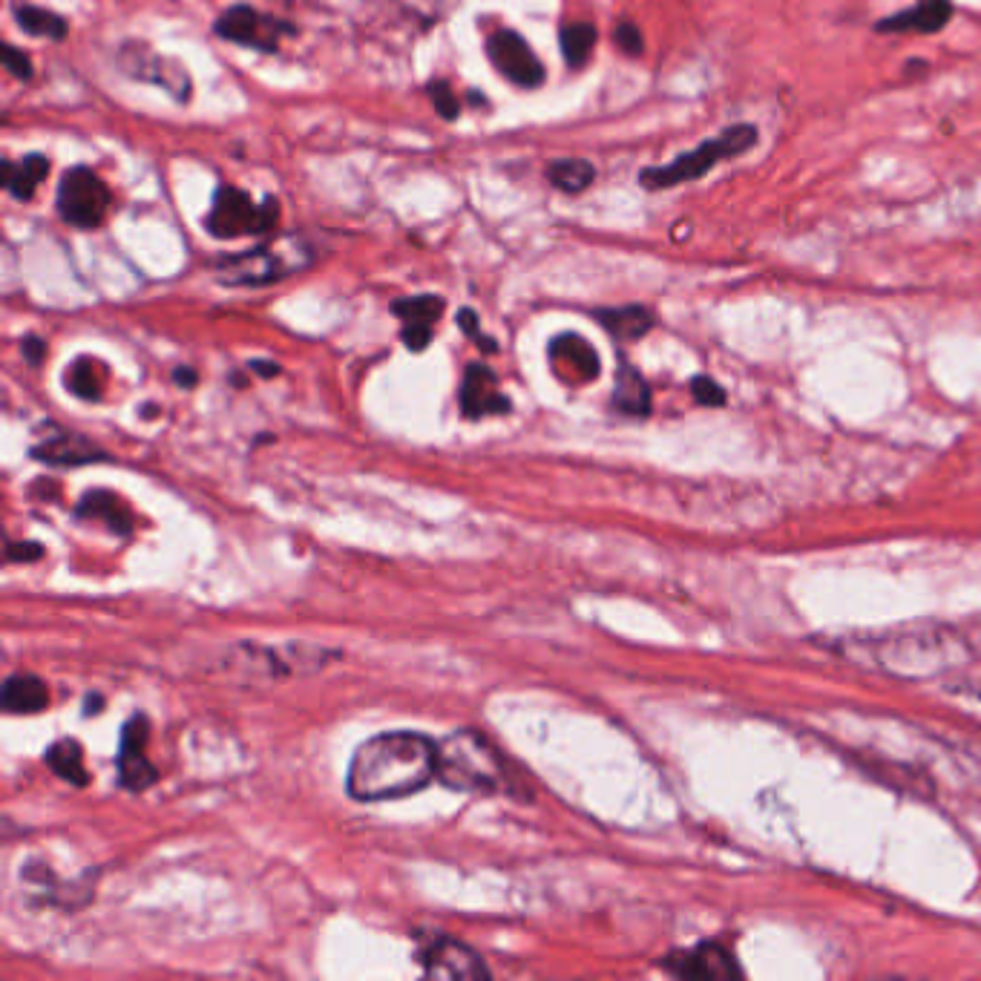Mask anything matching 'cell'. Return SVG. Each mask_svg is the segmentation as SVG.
<instances>
[{
    "label": "cell",
    "instance_id": "cell-1",
    "mask_svg": "<svg viewBox=\"0 0 981 981\" xmlns=\"http://www.w3.org/2000/svg\"><path fill=\"white\" fill-rule=\"evenodd\" d=\"M437 780V742L414 731H386L360 742L346 789L357 803H383L423 792Z\"/></svg>",
    "mask_w": 981,
    "mask_h": 981
},
{
    "label": "cell",
    "instance_id": "cell-2",
    "mask_svg": "<svg viewBox=\"0 0 981 981\" xmlns=\"http://www.w3.org/2000/svg\"><path fill=\"white\" fill-rule=\"evenodd\" d=\"M437 780L466 794L513 792L509 766L493 742L473 728L452 731L437 742Z\"/></svg>",
    "mask_w": 981,
    "mask_h": 981
},
{
    "label": "cell",
    "instance_id": "cell-3",
    "mask_svg": "<svg viewBox=\"0 0 981 981\" xmlns=\"http://www.w3.org/2000/svg\"><path fill=\"white\" fill-rule=\"evenodd\" d=\"M757 145V127L755 124H731L720 136L708 138L699 147L688 154L676 156L662 168H647L640 173V184L645 190H668L683 182H694L711 173L714 165L722 159H737V156L749 154Z\"/></svg>",
    "mask_w": 981,
    "mask_h": 981
},
{
    "label": "cell",
    "instance_id": "cell-4",
    "mask_svg": "<svg viewBox=\"0 0 981 981\" xmlns=\"http://www.w3.org/2000/svg\"><path fill=\"white\" fill-rule=\"evenodd\" d=\"M308 262H312V251L306 247V242L285 236V240H274L268 245L245 251V254L225 256L217 265V271L222 283L228 285H271L303 271Z\"/></svg>",
    "mask_w": 981,
    "mask_h": 981
},
{
    "label": "cell",
    "instance_id": "cell-5",
    "mask_svg": "<svg viewBox=\"0 0 981 981\" xmlns=\"http://www.w3.org/2000/svg\"><path fill=\"white\" fill-rule=\"evenodd\" d=\"M276 219H279V202L274 197L254 204L240 188L222 184L213 197V208L204 219V228L217 240H236V236L268 233L276 225Z\"/></svg>",
    "mask_w": 981,
    "mask_h": 981
},
{
    "label": "cell",
    "instance_id": "cell-6",
    "mask_svg": "<svg viewBox=\"0 0 981 981\" xmlns=\"http://www.w3.org/2000/svg\"><path fill=\"white\" fill-rule=\"evenodd\" d=\"M240 656L247 668L262 676H306L326 668L337 654L312 642H285V645H240Z\"/></svg>",
    "mask_w": 981,
    "mask_h": 981
},
{
    "label": "cell",
    "instance_id": "cell-7",
    "mask_svg": "<svg viewBox=\"0 0 981 981\" xmlns=\"http://www.w3.org/2000/svg\"><path fill=\"white\" fill-rule=\"evenodd\" d=\"M414 961L430 979H489V967L478 952L446 932L418 936Z\"/></svg>",
    "mask_w": 981,
    "mask_h": 981
},
{
    "label": "cell",
    "instance_id": "cell-8",
    "mask_svg": "<svg viewBox=\"0 0 981 981\" xmlns=\"http://www.w3.org/2000/svg\"><path fill=\"white\" fill-rule=\"evenodd\" d=\"M109 208V190L89 168L66 170L59 184V213L73 228H98Z\"/></svg>",
    "mask_w": 981,
    "mask_h": 981
},
{
    "label": "cell",
    "instance_id": "cell-9",
    "mask_svg": "<svg viewBox=\"0 0 981 981\" xmlns=\"http://www.w3.org/2000/svg\"><path fill=\"white\" fill-rule=\"evenodd\" d=\"M217 35L233 41V44L251 46V50L276 52L279 38L294 35V27L285 21H276L271 15H262L254 7H231L225 15L217 21Z\"/></svg>",
    "mask_w": 981,
    "mask_h": 981
},
{
    "label": "cell",
    "instance_id": "cell-10",
    "mask_svg": "<svg viewBox=\"0 0 981 981\" xmlns=\"http://www.w3.org/2000/svg\"><path fill=\"white\" fill-rule=\"evenodd\" d=\"M487 55L495 70L507 81H513L516 87L532 89L545 84V64L538 61L536 52L518 32L498 30L495 35H489Z\"/></svg>",
    "mask_w": 981,
    "mask_h": 981
},
{
    "label": "cell",
    "instance_id": "cell-11",
    "mask_svg": "<svg viewBox=\"0 0 981 981\" xmlns=\"http://www.w3.org/2000/svg\"><path fill=\"white\" fill-rule=\"evenodd\" d=\"M118 64L127 75L138 81H150L156 87L168 89L176 102H188L190 98V75L188 70L176 64L170 59H161L156 52H150L147 46L127 44L118 55Z\"/></svg>",
    "mask_w": 981,
    "mask_h": 981
},
{
    "label": "cell",
    "instance_id": "cell-12",
    "mask_svg": "<svg viewBox=\"0 0 981 981\" xmlns=\"http://www.w3.org/2000/svg\"><path fill=\"white\" fill-rule=\"evenodd\" d=\"M884 662L901 674H927V671H938L941 665L959 660H952V654L947 651V640L941 636L909 633V636H898L884 645Z\"/></svg>",
    "mask_w": 981,
    "mask_h": 981
},
{
    "label": "cell",
    "instance_id": "cell-13",
    "mask_svg": "<svg viewBox=\"0 0 981 981\" xmlns=\"http://www.w3.org/2000/svg\"><path fill=\"white\" fill-rule=\"evenodd\" d=\"M147 746V720L133 717L122 731V751H118V774L122 785L130 792H145L159 780L156 766L145 757Z\"/></svg>",
    "mask_w": 981,
    "mask_h": 981
},
{
    "label": "cell",
    "instance_id": "cell-14",
    "mask_svg": "<svg viewBox=\"0 0 981 981\" xmlns=\"http://www.w3.org/2000/svg\"><path fill=\"white\" fill-rule=\"evenodd\" d=\"M665 967L671 973L683 975V979H740L742 970L737 967L735 956L720 945H699L688 952H676L665 959Z\"/></svg>",
    "mask_w": 981,
    "mask_h": 981
},
{
    "label": "cell",
    "instance_id": "cell-15",
    "mask_svg": "<svg viewBox=\"0 0 981 981\" xmlns=\"http://www.w3.org/2000/svg\"><path fill=\"white\" fill-rule=\"evenodd\" d=\"M461 412L473 421L484 414L509 412V398L498 392V378L489 366H466L464 383H461Z\"/></svg>",
    "mask_w": 981,
    "mask_h": 981
},
{
    "label": "cell",
    "instance_id": "cell-16",
    "mask_svg": "<svg viewBox=\"0 0 981 981\" xmlns=\"http://www.w3.org/2000/svg\"><path fill=\"white\" fill-rule=\"evenodd\" d=\"M550 363L559 371V378L570 383H590L599 378V355L584 337L559 335L550 342Z\"/></svg>",
    "mask_w": 981,
    "mask_h": 981
},
{
    "label": "cell",
    "instance_id": "cell-17",
    "mask_svg": "<svg viewBox=\"0 0 981 981\" xmlns=\"http://www.w3.org/2000/svg\"><path fill=\"white\" fill-rule=\"evenodd\" d=\"M952 18L950 0H918L913 9H904L893 18H880L875 32H938L945 30Z\"/></svg>",
    "mask_w": 981,
    "mask_h": 981
},
{
    "label": "cell",
    "instance_id": "cell-18",
    "mask_svg": "<svg viewBox=\"0 0 981 981\" xmlns=\"http://www.w3.org/2000/svg\"><path fill=\"white\" fill-rule=\"evenodd\" d=\"M0 706L7 714H38L50 706V688L41 676L15 674L9 676L0 690Z\"/></svg>",
    "mask_w": 981,
    "mask_h": 981
},
{
    "label": "cell",
    "instance_id": "cell-19",
    "mask_svg": "<svg viewBox=\"0 0 981 981\" xmlns=\"http://www.w3.org/2000/svg\"><path fill=\"white\" fill-rule=\"evenodd\" d=\"M46 176H50V159L41 154L23 156L18 165H12L9 159L0 161V182H3V188H7L12 197L21 199V202L35 197L38 184L44 182Z\"/></svg>",
    "mask_w": 981,
    "mask_h": 981
},
{
    "label": "cell",
    "instance_id": "cell-20",
    "mask_svg": "<svg viewBox=\"0 0 981 981\" xmlns=\"http://www.w3.org/2000/svg\"><path fill=\"white\" fill-rule=\"evenodd\" d=\"M32 455L52 466H78L104 458L102 452L95 450L89 441H84V437L78 435H64V432L50 437V441H44V444H38L35 450H32Z\"/></svg>",
    "mask_w": 981,
    "mask_h": 981
},
{
    "label": "cell",
    "instance_id": "cell-21",
    "mask_svg": "<svg viewBox=\"0 0 981 981\" xmlns=\"http://www.w3.org/2000/svg\"><path fill=\"white\" fill-rule=\"evenodd\" d=\"M597 320L616 340H640V337H645L654 328V314L647 312L645 306L602 308V312H597Z\"/></svg>",
    "mask_w": 981,
    "mask_h": 981
},
{
    "label": "cell",
    "instance_id": "cell-22",
    "mask_svg": "<svg viewBox=\"0 0 981 981\" xmlns=\"http://www.w3.org/2000/svg\"><path fill=\"white\" fill-rule=\"evenodd\" d=\"M613 407L625 414L651 412V389L645 378L633 366H619L616 386H613Z\"/></svg>",
    "mask_w": 981,
    "mask_h": 981
},
{
    "label": "cell",
    "instance_id": "cell-23",
    "mask_svg": "<svg viewBox=\"0 0 981 981\" xmlns=\"http://www.w3.org/2000/svg\"><path fill=\"white\" fill-rule=\"evenodd\" d=\"M44 760L61 780H66V783H73V785L89 783L87 769H84V751H81V746L75 740L52 742L50 749H46Z\"/></svg>",
    "mask_w": 981,
    "mask_h": 981
},
{
    "label": "cell",
    "instance_id": "cell-24",
    "mask_svg": "<svg viewBox=\"0 0 981 981\" xmlns=\"http://www.w3.org/2000/svg\"><path fill=\"white\" fill-rule=\"evenodd\" d=\"M547 179L561 193H582L597 179V168L588 159H556L547 165Z\"/></svg>",
    "mask_w": 981,
    "mask_h": 981
},
{
    "label": "cell",
    "instance_id": "cell-25",
    "mask_svg": "<svg viewBox=\"0 0 981 981\" xmlns=\"http://www.w3.org/2000/svg\"><path fill=\"white\" fill-rule=\"evenodd\" d=\"M78 516L104 521L113 532H130V518L124 513L122 502L109 493H87L78 507Z\"/></svg>",
    "mask_w": 981,
    "mask_h": 981
},
{
    "label": "cell",
    "instance_id": "cell-26",
    "mask_svg": "<svg viewBox=\"0 0 981 981\" xmlns=\"http://www.w3.org/2000/svg\"><path fill=\"white\" fill-rule=\"evenodd\" d=\"M597 27L593 23H568L561 30V55L568 61L570 70H582L584 64L593 55V46H597Z\"/></svg>",
    "mask_w": 981,
    "mask_h": 981
},
{
    "label": "cell",
    "instance_id": "cell-27",
    "mask_svg": "<svg viewBox=\"0 0 981 981\" xmlns=\"http://www.w3.org/2000/svg\"><path fill=\"white\" fill-rule=\"evenodd\" d=\"M15 21L23 32H30L35 38H52V41H61L66 38V21L55 12H46V9L30 7V3H21L15 7Z\"/></svg>",
    "mask_w": 981,
    "mask_h": 981
},
{
    "label": "cell",
    "instance_id": "cell-28",
    "mask_svg": "<svg viewBox=\"0 0 981 981\" xmlns=\"http://www.w3.org/2000/svg\"><path fill=\"white\" fill-rule=\"evenodd\" d=\"M392 314H398L403 323H423V326H432V323L441 320V314H444V297L421 294V297L394 299Z\"/></svg>",
    "mask_w": 981,
    "mask_h": 981
},
{
    "label": "cell",
    "instance_id": "cell-29",
    "mask_svg": "<svg viewBox=\"0 0 981 981\" xmlns=\"http://www.w3.org/2000/svg\"><path fill=\"white\" fill-rule=\"evenodd\" d=\"M66 386L84 400L102 398V378L95 375V363L89 357H81L78 363L70 369V375H66Z\"/></svg>",
    "mask_w": 981,
    "mask_h": 981
},
{
    "label": "cell",
    "instance_id": "cell-30",
    "mask_svg": "<svg viewBox=\"0 0 981 981\" xmlns=\"http://www.w3.org/2000/svg\"><path fill=\"white\" fill-rule=\"evenodd\" d=\"M430 98L435 104L437 116L446 118V122H455L461 113V104H458V95L452 93V87L446 81H430Z\"/></svg>",
    "mask_w": 981,
    "mask_h": 981
},
{
    "label": "cell",
    "instance_id": "cell-31",
    "mask_svg": "<svg viewBox=\"0 0 981 981\" xmlns=\"http://www.w3.org/2000/svg\"><path fill=\"white\" fill-rule=\"evenodd\" d=\"M0 61H3V66H7L9 75H15V78H21V81L32 78L30 55H27L23 50H18V46H12V44L0 46Z\"/></svg>",
    "mask_w": 981,
    "mask_h": 981
},
{
    "label": "cell",
    "instance_id": "cell-32",
    "mask_svg": "<svg viewBox=\"0 0 981 981\" xmlns=\"http://www.w3.org/2000/svg\"><path fill=\"white\" fill-rule=\"evenodd\" d=\"M613 41L625 55H642V50H645V38H642L640 27L631 21L619 23L616 32H613Z\"/></svg>",
    "mask_w": 981,
    "mask_h": 981
},
{
    "label": "cell",
    "instance_id": "cell-33",
    "mask_svg": "<svg viewBox=\"0 0 981 981\" xmlns=\"http://www.w3.org/2000/svg\"><path fill=\"white\" fill-rule=\"evenodd\" d=\"M690 392H694V398H697L703 407H722V403H726V392H722L720 386L714 383L711 378L690 380Z\"/></svg>",
    "mask_w": 981,
    "mask_h": 981
},
{
    "label": "cell",
    "instance_id": "cell-34",
    "mask_svg": "<svg viewBox=\"0 0 981 981\" xmlns=\"http://www.w3.org/2000/svg\"><path fill=\"white\" fill-rule=\"evenodd\" d=\"M403 342H407L409 351H423L432 342V326H423V323H407L403 331H400Z\"/></svg>",
    "mask_w": 981,
    "mask_h": 981
},
{
    "label": "cell",
    "instance_id": "cell-35",
    "mask_svg": "<svg viewBox=\"0 0 981 981\" xmlns=\"http://www.w3.org/2000/svg\"><path fill=\"white\" fill-rule=\"evenodd\" d=\"M458 326L464 328L466 335L473 337L475 342H478L481 349H487V351H498V346H495V340H489V337H484L478 331V314L473 312V308H461V314H458Z\"/></svg>",
    "mask_w": 981,
    "mask_h": 981
},
{
    "label": "cell",
    "instance_id": "cell-36",
    "mask_svg": "<svg viewBox=\"0 0 981 981\" xmlns=\"http://www.w3.org/2000/svg\"><path fill=\"white\" fill-rule=\"evenodd\" d=\"M44 556V550L32 541H9L7 545V561H38Z\"/></svg>",
    "mask_w": 981,
    "mask_h": 981
},
{
    "label": "cell",
    "instance_id": "cell-37",
    "mask_svg": "<svg viewBox=\"0 0 981 981\" xmlns=\"http://www.w3.org/2000/svg\"><path fill=\"white\" fill-rule=\"evenodd\" d=\"M21 355H23V360H27V363H30V366H41V360H44V357H46V342L41 340V337H35V335L23 337V340H21Z\"/></svg>",
    "mask_w": 981,
    "mask_h": 981
},
{
    "label": "cell",
    "instance_id": "cell-38",
    "mask_svg": "<svg viewBox=\"0 0 981 981\" xmlns=\"http://www.w3.org/2000/svg\"><path fill=\"white\" fill-rule=\"evenodd\" d=\"M251 371H256L260 378H274L279 375V366L268 363V360H251Z\"/></svg>",
    "mask_w": 981,
    "mask_h": 981
},
{
    "label": "cell",
    "instance_id": "cell-39",
    "mask_svg": "<svg viewBox=\"0 0 981 981\" xmlns=\"http://www.w3.org/2000/svg\"><path fill=\"white\" fill-rule=\"evenodd\" d=\"M173 380L179 386H197V371L193 369H176Z\"/></svg>",
    "mask_w": 981,
    "mask_h": 981
},
{
    "label": "cell",
    "instance_id": "cell-40",
    "mask_svg": "<svg viewBox=\"0 0 981 981\" xmlns=\"http://www.w3.org/2000/svg\"><path fill=\"white\" fill-rule=\"evenodd\" d=\"M975 694H979V699H981V683H979V688H975Z\"/></svg>",
    "mask_w": 981,
    "mask_h": 981
}]
</instances>
